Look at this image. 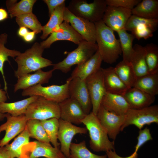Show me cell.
I'll list each match as a JSON object with an SVG mask.
<instances>
[{
  "instance_id": "cell-1",
  "label": "cell",
  "mask_w": 158,
  "mask_h": 158,
  "mask_svg": "<svg viewBox=\"0 0 158 158\" xmlns=\"http://www.w3.org/2000/svg\"><path fill=\"white\" fill-rule=\"evenodd\" d=\"M96 42L103 61L111 64L115 62L122 53L120 41L114 31L102 20L95 23Z\"/></svg>"
},
{
  "instance_id": "cell-2",
  "label": "cell",
  "mask_w": 158,
  "mask_h": 158,
  "mask_svg": "<svg viewBox=\"0 0 158 158\" xmlns=\"http://www.w3.org/2000/svg\"><path fill=\"white\" fill-rule=\"evenodd\" d=\"M44 49L40 43H35L31 47L16 57L18 68L14 72L18 79L32 72L53 66L52 61L42 57Z\"/></svg>"
},
{
  "instance_id": "cell-3",
  "label": "cell",
  "mask_w": 158,
  "mask_h": 158,
  "mask_svg": "<svg viewBox=\"0 0 158 158\" xmlns=\"http://www.w3.org/2000/svg\"><path fill=\"white\" fill-rule=\"evenodd\" d=\"M88 131L90 146L94 151L106 152L115 150L114 141H111L97 115L91 111L81 121Z\"/></svg>"
},
{
  "instance_id": "cell-4",
  "label": "cell",
  "mask_w": 158,
  "mask_h": 158,
  "mask_svg": "<svg viewBox=\"0 0 158 158\" xmlns=\"http://www.w3.org/2000/svg\"><path fill=\"white\" fill-rule=\"evenodd\" d=\"M78 47L68 53L67 56L62 61L53 64V69L59 70L67 73L72 66L82 64L91 58L98 50L97 44L89 42L85 40L78 45Z\"/></svg>"
},
{
  "instance_id": "cell-5",
  "label": "cell",
  "mask_w": 158,
  "mask_h": 158,
  "mask_svg": "<svg viewBox=\"0 0 158 158\" xmlns=\"http://www.w3.org/2000/svg\"><path fill=\"white\" fill-rule=\"evenodd\" d=\"M107 6L105 0H94L91 3L85 0H72L66 7L75 16L95 23L102 20Z\"/></svg>"
},
{
  "instance_id": "cell-6",
  "label": "cell",
  "mask_w": 158,
  "mask_h": 158,
  "mask_svg": "<svg viewBox=\"0 0 158 158\" xmlns=\"http://www.w3.org/2000/svg\"><path fill=\"white\" fill-rule=\"evenodd\" d=\"M27 119L44 120L52 118H60L59 103L39 96L31 104L25 114Z\"/></svg>"
},
{
  "instance_id": "cell-7",
  "label": "cell",
  "mask_w": 158,
  "mask_h": 158,
  "mask_svg": "<svg viewBox=\"0 0 158 158\" xmlns=\"http://www.w3.org/2000/svg\"><path fill=\"white\" fill-rule=\"evenodd\" d=\"M158 124V106L154 105L140 109L130 108L125 114L124 122L120 131L126 127L134 125L140 130L145 125Z\"/></svg>"
},
{
  "instance_id": "cell-8",
  "label": "cell",
  "mask_w": 158,
  "mask_h": 158,
  "mask_svg": "<svg viewBox=\"0 0 158 158\" xmlns=\"http://www.w3.org/2000/svg\"><path fill=\"white\" fill-rule=\"evenodd\" d=\"M70 81L61 85H52L46 87L39 84L23 90L22 95L30 97L37 96L58 103L70 97L68 86Z\"/></svg>"
},
{
  "instance_id": "cell-9",
  "label": "cell",
  "mask_w": 158,
  "mask_h": 158,
  "mask_svg": "<svg viewBox=\"0 0 158 158\" xmlns=\"http://www.w3.org/2000/svg\"><path fill=\"white\" fill-rule=\"evenodd\" d=\"M158 26V19H147L132 15L125 29L131 31L135 38L146 40L153 36Z\"/></svg>"
},
{
  "instance_id": "cell-10",
  "label": "cell",
  "mask_w": 158,
  "mask_h": 158,
  "mask_svg": "<svg viewBox=\"0 0 158 158\" xmlns=\"http://www.w3.org/2000/svg\"><path fill=\"white\" fill-rule=\"evenodd\" d=\"M85 81L91 100L92 111L96 115L102 99L107 92L102 68L87 77Z\"/></svg>"
},
{
  "instance_id": "cell-11",
  "label": "cell",
  "mask_w": 158,
  "mask_h": 158,
  "mask_svg": "<svg viewBox=\"0 0 158 158\" xmlns=\"http://www.w3.org/2000/svg\"><path fill=\"white\" fill-rule=\"evenodd\" d=\"M64 21L68 23L84 40L95 43L96 27L94 23L72 14L66 7L64 13Z\"/></svg>"
},
{
  "instance_id": "cell-12",
  "label": "cell",
  "mask_w": 158,
  "mask_h": 158,
  "mask_svg": "<svg viewBox=\"0 0 158 158\" xmlns=\"http://www.w3.org/2000/svg\"><path fill=\"white\" fill-rule=\"evenodd\" d=\"M59 121L58 139L60 142V150L67 158H70V147L73 137L78 134H86L88 131L85 127L77 126L61 118Z\"/></svg>"
},
{
  "instance_id": "cell-13",
  "label": "cell",
  "mask_w": 158,
  "mask_h": 158,
  "mask_svg": "<svg viewBox=\"0 0 158 158\" xmlns=\"http://www.w3.org/2000/svg\"><path fill=\"white\" fill-rule=\"evenodd\" d=\"M108 137L114 141L120 131L125 115H118L106 109L101 105L96 115Z\"/></svg>"
},
{
  "instance_id": "cell-14",
  "label": "cell",
  "mask_w": 158,
  "mask_h": 158,
  "mask_svg": "<svg viewBox=\"0 0 158 158\" xmlns=\"http://www.w3.org/2000/svg\"><path fill=\"white\" fill-rule=\"evenodd\" d=\"M132 15L130 10L107 6L102 20L107 26L117 32L125 29Z\"/></svg>"
},
{
  "instance_id": "cell-15",
  "label": "cell",
  "mask_w": 158,
  "mask_h": 158,
  "mask_svg": "<svg viewBox=\"0 0 158 158\" xmlns=\"http://www.w3.org/2000/svg\"><path fill=\"white\" fill-rule=\"evenodd\" d=\"M68 91L70 97L79 103L86 115L89 114L92 104L85 80L78 78L72 79L69 82Z\"/></svg>"
},
{
  "instance_id": "cell-16",
  "label": "cell",
  "mask_w": 158,
  "mask_h": 158,
  "mask_svg": "<svg viewBox=\"0 0 158 158\" xmlns=\"http://www.w3.org/2000/svg\"><path fill=\"white\" fill-rule=\"evenodd\" d=\"M62 40L71 41L78 45L84 40L68 23L64 21L58 30L52 32L48 38L40 44L44 49L49 48L54 42Z\"/></svg>"
},
{
  "instance_id": "cell-17",
  "label": "cell",
  "mask_w": 158,
  "mask_h": 158,
  "mask_svg": "<svg viewBox=\"0 0 158 158\" xmlns=\"http://www.w3.org/2000/svg\"><path fill=\"white\" fill-rule=\"evenodd\" d=\"M7 121L0 126V135L5 131L4 137L0 140V147L5 146L25 128L28 120L25 114L17 116H11L6 113Z\"/></svg>"
},
{
  "instance_id": "cell-18",
  "label": "cell",
  "mask_w": 158,
  "mask_h": 158,
  "mask_svg": "<svg viewBox=\"0 0 158 158\" xmlns=\"http://www.w3.org/2000/svg\"><path fill=\"white\" fill-rule=\"evenodd\" d=\"M60 118L77 125L82 123L81 121L86 115L79 103L69 97L59 103Z\"/></svg>"
},
{
  "instance_id": "cell-19",
  "label": "cell",
  "mask_w": 158,
  "mask_h": 158,
  "mask_svg": "<svg viewBox=\"0 0 158 158\" xmlns=\"http://www.w3.org/2000/svg\"><path fill=\"white\" fill-rule=\"evenodd\" d=\"M103 59L98 50L89 59L84 63L77 65L73 71L71 76L67 80L79 78L85 80L90 76L98 71L101 67Z\"/></svg>"
},
{
  "instance_id": "cell-20",
  "label": "cell",
  "mask_w": 158,
  "mask_h": 158,
  "mask_svg": "<svg viewBox=\"0 0 158 158\" xmlns=\"http://www.w3.org/2000/svg\"><path fill=\"white\" fill-rule=\"evenodd\" d=\"M54 71L52 69L44 71L40 69L33 73L28 74L20 77L14 85V92L19 90H24L35 85L48 83L52 77Z\"/></svg>"
},
{
  "instance_id": "cell-21",
  "label": "cell",
  "mask_w": 158,
  "mask_h": 158,
  "mask_svg": "<svg viewBox=\"0 0 158 158\" xmlns=\"http://www.w3.org/2000/svg\"><path fill=\"white\" fill-rule=\"evenodd\" d=\"M123 96L130 108L135 109H140L150 106L155 100V96L135 87L128 89Z\"/></svg>"
},
{
  "instance_id": "cell-22",
  "label": "cell",
  "mask_w": 158,
  "mask_h": 158,
  "mask_svg": "<svg viewBox=\"0 0 158 158\" xmlns=\"http://www.w3.org/2000/svg\"><path fill=\"white\" fill-rule=\"evenodd\" d=\"M101 105L107 110L118 115H125L130 108L123 95L107 92Z\"/></svg>"
},
{
  "instance_id": "cell-23",
  "label": "cell",
  "mask_w": 158,
  "mask_h": 158,
  "mask_svg": "<svg viewBox=\"0 0 158 158\" xmlns=\"http://www.w3.org/2000/svg\"><path fill=\"white\" fill-rule=\"evenodd\" d=\"M102 71L107 92L123 95L128 88L116 74L114 67L102 68Z\"/></svg>"
},
{
  "instance_id": "cell-24",
  "label": "cell",
  "mask_w": 158,
  "mask_h": 158,
  "mask_svg": "<svg viewBox=\"0 0 158 158\" xmlns=\"http://www.w3.org/2000/svg\"><path fill=\"white\" fill-rule=\"evenodd\" d=\"M130 63L136 78L149 74L144 47L138 44H135Z\"/></svg>"
},
{
  "instance_id": "cell-25",
  "label": "cell",
  "mask_w": 158,
  "mask_h": 158,
  "mask_svg": "<svg viewBox=\"0 0 158 158\" xmlns=\"http://www.w3.org/2000/svg\"><path fill=\"white\" fill-rule=\"evenodd\" d=\"M33 148L28 154L30 158H67L63 153L59 147H54L50 143L34 141Z\"/></svg>"
},
{
  "instance_id": "cell-26",
  "label": "cell",
  "mask_w": 158,
  "mask_h": 158,
  "mask_svg": "<svg viewBox=\"0 0 158 158\" xmlns=\"http://www.w3.org/2000/svg\"><path fill=\"white\" fill-rule=\"evenodd\" d=\"M38 97L33 96L14 102L2 103L0 104V112L3 114L7 113L13 116L25 114L29 105Z\"/></svg>"
},
{
  "instance_id": "cell-27",
  "label": "cell",
  "mask_w": 158,
  "mask_h": 158,
  "mask_svg": "<svg viewBox=\"0 0 158 158\" xmlns=\"http://www.w3.org/2000/svg\"><path fill=\"white\" fill-rule=\"evenodd\" d=\"M132 15L149 19H158V0H143L131 10Z\"/></svg>"
},
{
  "instance_id": "cell-28",
  "label": "cell",
  "mask_w": 158,
  "mask_h": 158,
  "mask_svg": "<svg viewBox=\"0 0 158 158\" xmlns=\"http://www.w3.org/2000/svg\"><path fill=\"white\" fill-rule=\"evenodd\" d=\"M65 2L56 7L50 16L47 23L43 26L41 39H46L48 36L58 28L64 21V13L66 7Z\"/></svg>"
},
{
  "instance_id": "cell-29",
  "label": "cell",
  "mask_w": 158,
  "mask_h": 158,
  "mask_svg": "<svg viewBox=\"0 0 158 158\" xmlns=\"http://www.w3.org/2000/svg\"><path fill=\"white\" fill-rule=\"evenodd\" d=\"M133 87L150 95L158 94V72L149 73L136 78Z\"/></svg>"
},
{
  "instance_id": "cell-30",
  "label": "cell",
  "mask_w": 158,
  "mask_h": 158,
  "mask_svg": "<svg viewBox=\"0 0 158 158\" xmlns=\"http://www.w3.org/2000/svg\"><path fill=\"white\" fill-rule=\"evenodd\" d=\"M7 0L6 5L11 18L32 13V8L36 0Z\"/></svg>"
},
{
  "instance_id": "cell-31",
  "label": "cell",
  "mask_w": 158,
  "mask_h": 158,
  "mask_svg": "<svg viewBox=\"0 0 158 158\" xmlns=\"http://www.w3.org/2000/svg\"><path fill=\"white\" fill-rule=\"evenodd\" d=\"M30 138L25 127L11 143L4 146L11 158H18L22 155L23 152V147L29 143Z\"/></svg>"
},
{
  "instance_id": "cell-32",
  "label": "cell",
  "mask_w": 158,
  "mask_h": 158,
  "mask_svg": "<svg viewBox=\"0 0 158 158\" xmlns=\"http://www.w3.org/2000/svg\"><path fill=\"white\" fill-rule=\"evenodd\" d=\"M114 68L116 74L128 89L133 87L136 78L130 63L122 60Z\"/></svg>"
},
{
  "instance_id": "cell-33",
  "label": "cell",
  "mask_w": 158,
  "mask_h": 158,
  "mask_svg": "<svg viewBox=\"0 0 158 158\" xmlns=\"http://www.w3.org/2000/svg\"><path fill=\"white\" fill-rule=\"evenodd\" d=\"M8 35L6 33H3L0 35V72L2 74L4 83V89L7 93V83L6 80L4 71V62L8 61L9 62L8 56L14 58L19 55L21 52L19 51L11 50L6 48L5 44L7 42Z\"/></svg>"
},
{
  "instance_id": "cell-34",
  "label": "cell",
  "mask_w": 158,
  "mask_h": 158,
  "mask_svg": "<svg viewBox=\"0 0 158 158\" xmlns=\"http://www.w3.org/2000/svg\"><path fill=\"white\" fill-rule=\"evenodd\" d=\"M119 37L123 60L125 62L130 63L131 56L133 51V43L135 38L131 34L128 33L123 29L118 31Z\"/></svg>"
},
{
  "instance_id": "cell-35",
  "label": "cell",
  "mask_w": 158,
  "mask_h": 158,
  "mask_svg": "<svg viewBox=\"0 0 158 158\" xmlns=\"http://www.w3.org/2000/svg\"><path fill=\"white\" fill-rule=\"evenodd\" d=\"M138 134L134 151L131 155L125 157H122L118 155L115 150H111L106 152L107 158H138V152L140 148L146 142L153 139L150 129L147 127L143 130H140Z\"/></svg>"
},
{
  "instance_id": "cell-36",
  "label": "cell",
  "mask_w": 158,
  "mask_h": 158,
  "mask_svg": "<svg viewBox=\"0 0 158 158\" xmlns=\"http://www.w3.org/2000/svg\"><path fill=\"white\" fill-rule=\"evenodd\" d=\"M26 127L30 138L40 142L50 143V140L40 121L34 119L28 120Z\"/></svg>"
},
{
  "instance_id": "cell-37",
  "label": "cell",
  "mask_w": 158,
  "mask_h": 158,
  "mask_svg": "<svg viewBox=\"0 0 158 158\" xmlns=\"http://www.w3.org/2000/svg\"><path fill=\"white\" fill-rule=\"evenodd\" d=\"M144 47L149 73L158 72V46L153 43H149L146 44Z\"/></svg>"
},
{
  "instance_id": "cell-38",
  "label": "cell",
  "mask_w": 158,
  "mask_h": 158,
  "mask_svg": "<svg viewBox=\"0 0 158 158\" xmlns=\"http://www.w3.org/2000/svg\"><path fill=\"white\" fill-rule=\"evenodd\" d=\"M70 158H107L106 154L99 155L92 152L87 147L85 141L72 143L70 147Z\"/></svg>"
},
{
  "instance_id": "cell-39",
  "label": "cell",
  "mask_w": 158,
  "mask_h": 158,
  "mask_svg": "<svg viewBox=\"0 0 158 158\" xmlns=\"http://www.w3.org/2000/svg\"><path fill=\"white\" fill-rule=\"evenodd\" d=\"M59 119L52 118L40 121L51 142L54 147H59L58 142V135L59 128Z\"/></svg>"
},
{
  "instance_id": "cell-40",
  "label": "cell",
  "mask_w": 158,
  "mask_h": 158,
  "mask_svg": "<svg viewBox=\"0 0 158 158\" xmlns=\"http://www.w3.org/2000/svg\"><path fill=\"white\" fill-rule=\"evenodd\" d=\"M16 20L20 27H24L30 28L37 34L42 31L43 26L32 13L17 17Z\"/></svg>"
},
{
  "instance_id": "cell-41",
  "label": "cell",
  "mask_w": 158,
  "mask_h": 158,
  "mask_svg": "<svg viewBox=\"0 0 158 158\" xmlns=\"http://www.w3.org/2000/svg\"><path fill=\"white\" fill-rule=\"evenodd\" d=\"M141 0H105L107 6L124 8L132 10Z\"/></svg>"
},
{
  "instance_id": "cell-42",
  "label": "cell",
  "mask_w": 158,
  "mask_h": 158,
  "mask_svg": "<svg viewBox=\"0 0 158 158\" xmlns=\"http://www.w3.org/2000/svg\"><path fill=\"white\" fill-rule=\"evenodd\" d=\"M43 1L47 5L49 16L50 17L55 9L59 5L65 2V0H44Z\"/></svg>"
},
{
  "instance_id": "cell-43",
  "label": "cell",
  "mask_w": 158,
  "mask_h": 158,
  "mask_svg": "<svg viewBox=\"0 0 158 158\" xmlns=\"http://www.w3.org/2000/svg\"><path fill=\"white\" fill-rule=\"evenodd\" d=\"M36 33L33 31L28 32L23 37L24 40L26 42H30L32 41L34 39Z\"/></svg>"
},
{
  "instance_id": "cell-44",
  "label": "cell",
  "mask_w": 158,
  "mask_h": 158,
  "mask_svg": "<svg viewBox=\"0 0 158 158\" xmlns=\"http://www.w3.org/2000/svg\"><path fill=\"white\" fill-rule=\"evenodd\" d=\"M0 158H11L5 146L0 147Z\"/></svg>"
},
{
  "instance_id": "cell-45",
  "label": "cell",
  "mask_w": 158,
  "mask_h": 158,
  "mask_svg": "<svg viewBox=\"0 0 158 158\" xmlns=\"http://www.w3.org/2000/svg\"><path fill=\"white\" fill-rule=\"evenodd\" d=\"M0 83V104L3 102H5L7 99L6 92L2 90L1 88Z\"/></svg>"
},
{
  "instance_id": "cell-46",
  "label": "cell",
  "mask_w": 158,
  "mask_h": 158,
  "mask_svg": "<svg viewBox=\"0 0 158 158\" xmlns=\"http://www.w3.org/2000/svg\"><path fill=\"white\" fill-rule=\"evenodd\" d=\"M8 14L7 11L4 9L0 8V21H3L8 18Z\"/></svg>"
},
{
  "instance_id": "cell-47",
  "label": "cell",
  "mask_w": 158,
  "mask_h": 158,
  "mask_svg": "<svg viewBox=\"0 0 158 158\" xmlns=\"http://www.w3.org/2000/svg\"><path fill=\"white\" fill-rule=\"evenodd\" d=\"M28 32L27 28L24 27H20L18 31V34L20 37H23Z\"/></svg>"
},
{
  "instance_id": "cell-48",
  "label": "cell",
  "mask_w": 158,
  "mask_h": 158,
  "mask_svg": "<svg viewBox=\"0 0 158 158\" xmlns=\"http://www.w3.org/2000/svg\"><path fill=\"white\" fill-rule=\"evenodd\" d=\"M18 158H30L28 154H26V152H24L22 155Z\"/></svg>"
},
{
  "instance_id": "cell-49",
  "label": "cell",
  "mask_w": 158,
  "mask_h": 158,
  "mask_svg": "<svg viewBox=\"0 0 158 158\" xmlns=\"http://www.w3.org/2000/svg\"><path fill=\"white\" fill-rule=\"evenodd\" d=\"M6 113L3 114L0 112V121L3 120L6 117Z\"/></svg>"
}]
</instances>
